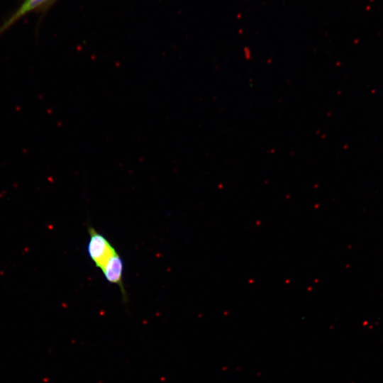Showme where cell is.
<instances>
[{"mask_svg":"<svg viewBox=\"0 0 383 383\" xmlns=\"http://www.w3.org/2000/svg\"><path fill=\"white\" fill-rule=\"evenodd\" d=\"M88 232L89 235L87 246L88 255L95 266L101 270L116 250L106 238L93 227H89Z\"/></svg>","mask_w":383,"mask_h":383,"instance_id":"obj_1","label":"cell"},{"mask_svg":"<svg viewBox=\"0 0 383 383\" xmlns=\"http://www.w3.org/2000/svg\"><path fill=\"white\" fill-rule=\"evenodd\" d=\"M101 270L106 281L120 287L123 296L126 300V295L123 284V262L116 250L109 257Z\"/></svg>","mask_w":383,"mask_h":383,"instance_id":"obj_2","label":"cell"},{"mask_svg":"<svg viewBox=\"0 0 383 383\" xmlns=\"http://www.w3.org/2000/svg\"><path fill=\"white\" fill-rule=\"evenodd\" d=\"M50 1L51 0H25L21 6L0 26V35L21 17L38 8H44Z\"/></svg>","mask_w":383,"mask_h":383,"instance_id":"obj_3","label":"cell"},{"mask_svg":"<svg viewBox=\"0 0 383 383\" xmlns=\"http://www.w3.org/2000/svg\"><path fill=\"white\" fill-rule=\"evenodd\" d=\"M56 0H51V1L50 2V4H48V6H50L51 3H53L54 1H55Z\"/></svg>","mask_w":383,"mask_h":383,"instance_id":"obj_4","label":"cell"}]
</instances>
